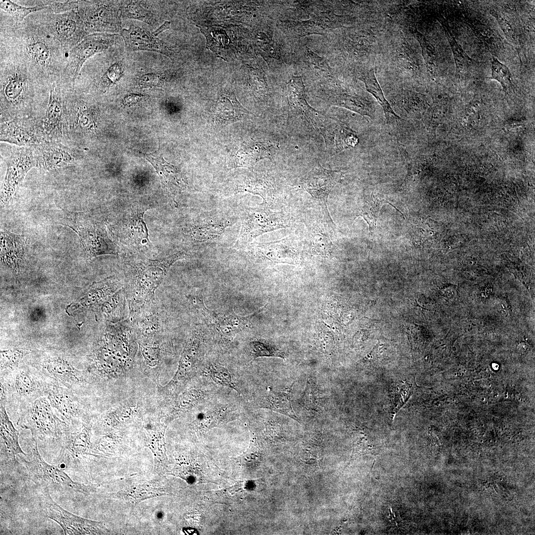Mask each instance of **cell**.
<instances>
[{"label":"cell","mask_w":535,"mask_h":535,"mask_svg":"<svg viewBox=\"0 0 535 535\" xmlns=\"http://www.w3.org/2000/svg\"><path fill=\"white\" fill-rule=\"evenodd\" d=\"M128 318L140 337L153 339L160 336L165 330V315L156 301L144 305Z\"/></svg>","instance_id":"5bb4252c"},{"label":"cell","mask_w":535,"mask_h":535,"mask_svg":"<svg viewBox=\"0 0 535 535\" xmlns=\"http://www.w3.org/2000/svg\"><path fill=\"white\" fill-rule=\"evenodd\" d=\"M246 112L234 94L225 93L219 98L214 114L217 121L225 124L241 119Z\"/></svg>","instance_id":"603a6c76"},{"label":"cell","mask_w":535,"mask_h":535,"mask_svg":"<svg viewBox=\"0 0 535 535\" xmlns=\"http://www.w3.org/2000/svg\"><path fill=\"white\" fill-rule=\"evenodd\" d=\"M39 164L46 169H55L65 166L74 161L73 155L65 147L57 145H48L41 150Z\"/></svg>","instance_id":"d4e9b609"},{"label":"cell","mask_w":535,"mask_h":535,"mask_svg":"<svg viewBox=\"0 0 535 535\" xmlns=\"http://www.w3.org/2000/svg\"><path fill=\"white\" fill-rule=\"evenodd\" d=\"M161 77L159 74L149 73L139 77L138 84L142 87L158 86L161 82Z\"/></svg>","instance_id":"b9f144b4"},{"label":"cell","mask_w":535,"mask_h":535,"mask_svg":"<svg viewBox=\"0 0 535 535\" xmlns=\"http://www.w3.org/2000/svg\"><path fill=\"white\" fill-rule=\"evenodd\" d=\"M315 227L311 229L309 233V241L313 248L318 252L326 254L329 253L332 248L333 244L325 231Z\"/></svg>","instance_id":"d590c367"},{"label":"cell","mask_w":535,"mask_h":535,"mask_svg":"<svg viewBox=\"0 0 535 535\" xmlns=\"http://www.w3.org/2000/svg\"><path fill=\"white\" fill-rule=\"evenodd\" d=\"M0 105L2 110L21 111L31 108L40 91L50 86L34 76L22 63L0 55Z\"/></svg>","instance_id":"7a4b0ae2"},{"label":"cell","mask_w":535,"mask_h":535,"mask_svg":"<svg viewBox=\"0 0 535 535\" xmlns=\"http://www.w3.org/2000/svg\"><path fill=\"white\" fill-rule=\"evenodd\" d=\"M273 149V146L266 141L245 142L235 155V165L236 167H253L259 160L269 158Z\"/></svg>","instance_id":"44dd1931"},{"label":"cell","mask_w":535,"mask_h":535,"mask_svg":"<svg viewBox=\"0 0 535 535\" xmlns=\"http://www.w3.org/2000/svg\"><path fill=\"white\" fill-rule=\"evenodd\" d=\"M45 491L44 504L48 518L62 528L64 535L100 534L103 527L101 523L93 522L74 515L55 503L52 498L47 487Z\"/></svg>","instance_id":"7c38bea8"},{"label":"cell","mask_w":535,"mask_h":535,"mask_svg":"<svg viewBox=\"0 0 535 535\" xmlns=\"http://www.w3.org/2000/svg\"><path fill=\"white\" fill-rule=\"evenodd\" d=\"M386 203L390 204L386 200H379L374 196L369 200L366 201L359 210V214L358 216L362 217L367 222L369 226V231L371 234H373L375 228L379 211L382 205ZM390 205L393 206L392 205ZM394 207L401 213L396 207Z\"/></svg>","instance_id":"4dcf8cb0"},{"label":"cell","mask_w":535,"mask_h":535,"mask_svg":"<svg viewBox=\"0 0 535 535\" xmlns=\"http://www.w3.org/2000/svg\"><path fill=\"white\" fill-rule=\"evenodd\" d=\"M0 8V10L11 17L16 23L22 22L32 13L47 9L45 7L38 6H25L10 0H1Z\"/></svg>","instance_id":"f546056e"},{"label":"cell","mask_w":535,"mask_h":535,"mask_svg":"<svg viewBox=\"0 0 535 535\" xmlns=\"http://www.w3.org/2000/svg\"><path fill=\"white\" fill-rule=\"evenodd\" d=\"M34 441L32 460L29 461L23 460L26 468L35 482L60 486L77 492L86 490V486L73 481L65 473L56 466L46 463L40 455L37 442Z\"/></svg>","instance_id":"8fae6325"},{"label":"cell","mask_w":535,"mask_h":535,"mask_svg":"<svg viewBox=\"0 0 535 535\" xmlns=\"http://www.w3.org/2000/svg\"><path fill=\"white\" fill-rule=\"evenodd\" d=\"M18 417L17 424L29 429L37 444L57 442L62 444L68 425L55 414L46 396L36 399Z\"/></svg>","instance_id":"277c9868"},{"label":"cell","mask_w":535,"mask_h":535,"mask_svg":"<svg viewBox=\"0 0 535 535\" xmlns=\"http://www.w3.org/2000/svg\"><path fill=\"white\" fill-rule=\"evenodd\" d=\"M125 46L130 51L146 50L170 54V51L162 42L150 32L137 26H131L121 32Z\"/></svg>","instance_id":"ac0fdd59"},{"label":"cell","mask_w":535,"mask_h":535,"mask_svg":"<svg viewBox=\"0 0 535 535\" xmlns=\"http://www.w3.org/2000/svg\"><path fill=\"white\" fill-rule=\"evenodd\" d=\"M256 246L255 249L258 254L276 262H291L297 248L296 241L292 237Z\"/></svg>","instance_id":"7402d4cb"},{"label":"cell","mask_w":535,"mask_h":535,"mask_svg":"<svg viewBox=\"0 0 535 535\" xmlns=\"http://www.w3.org/2000/svg\"><path fill=\"white\" fill-rule=\"evenodd\" d=\"M248 351L253 357H276L284 358V354L275 346L267 342L253 341L248 345Z\"/></svg>","instance_id":"e575fe53"},{"label":"cell","mask_w":535,"mask_h":535,"mask_svg":"<svg viewBox=\"0 0 535 535\" xmlns=\"http://www.w3.org/2000/svg\"><path fill=\"white\" fill-rule=\"evenodd\" d=\"M30 16L59 42L67 54L89 34L76 9L60 13L44 9Z\"/></svg>","instance_id":"8992f818"},{"label":"cell","mask_w":535,"mask_h":535,"mask_svg":"<svg viewBox=\"0 0 535 535\" xmlns=\"http://www.w3.org/2000/svg\"><path fill=\"white\" fill-rule=\"evenodd\" d=\"M165 259L132 264L124 286L129 316L144 305L155 301V292L170 268Z\"/></svg>","instance_id":"3957f363"},{"label":"cell","mask_w":535,"mask_h":535,"mask_svg":"<svg viewBox=\"0 0 535 535\" xmlns=\"http://www.w3.org/2000/svg\"><path fill=\"white\" fill-rule=\"evenodd\" d=\"M48 384L60 386L82 396L86 383L85 374L60 356L48 357L31 366Z\"/></svg>","instance_id":"52a82bcc"},{"label":"cell","mask_w":535,"mask_h":535,"mask_svg":"<svg viewBox=\"0 0 535 535\" xmlns=\"http://www.w3.org/2000/svg\"><path fill=\"white\" fill-rule=\"evenodd\" d=\"M21 3L25 6L45 7L54 13H60L77 9L79 0H22Z\"/></svg>","instance_id":"d6a6232c"},{"label":"cell","mask_w":535,"mask_h":535,"mask_svg":"<svg viewBox=\"0 0 535 535\" xmlns=\"http://www.w3.org/2000/svg\"><path fill=\"white\" fill-rule=\"evenodd\" d=\"M0 240L1 253L5 257L18 259L21 256L24 246L22 236L4 231L1 233Z\"/></svg>","instance_id":"1f68e13d"},{"label":"cell","mask_w":535,"mask_h":535,"mask_svg":"<svg viewBox=\"0 0 535 535\" xmlns=\"http://www.w3.org/2000/svg\"><path fill=\"white\" fill-rule=\"evenodd\" d=\"M291 387L284 391H273L269 387L267 393L262 399L261 407L284 414L298 422V418L292 407Z\"/></svg>","instance_id":"cb8c5ba5"},{"label":"cell","mask_w":535,"mask_h":535,"mask_svg":"<svg viewBox=\"0 0 535 535\" xmlns=\"http://www.w3.org/2000/svg\"><path fill=\"white\" fill-rule=\"evenodd\" d=\"M143 97L144 96L141 95H137L134 94L127 95L125 97L124 99L125 105H131L136 104L140 101L142 100Z\"/></svg>","instance_id":"7bdbcfd3"},{"label":"cell","mask_w":535,"mask_h":535,"mask_svg":"<svg viewBox=\"0 0 535 535\" xmlns=\"http://www.w3.org/2000/svg\"><path fill=\"white\" fill-rule=\"evenodd\" d=\"M305 53L310 66L320 76L326 78H332L333 75L329 64L325 59L306 47Z\"/></svg>","instance_id":"74e56055"},{"label":"cell","mask_w":535,"mask_h":535,"mask_svg":"<svg viewBox=\"0 0 535 535\" xmlns=\"http://www.w3.org/2000/svg\"><path fill=\"white\" fill-rule=\"evenodd\" d=\"M46 107L44 126L51 132H60L63 116L67 112L63 87L60 82H54L50 86Z\"/></svg>","instance_id":"e0dca14e"},{"label":"cell","mask_w":535,"mask_h":535,"mask_svg":"<svg viewBox=\"0 0 535 535\" xmlns=\"http://www.w3.org/2000/svg\"><path fill=\"white\" fill-rule=\"evenodd\" d=\"M287 226L284 214L271 212L266 204H262L246 211L238 242L251 241L263 233Z\"/></svg>","instance_id":"9c48e42d"},{"label":"cell","mask_w":535,"mask_h":535,"mask_svg":"<svg viewBox=\"0 0 535 535\" xmlns=\"http://www.w3.org/2000/svg\"><path fill=\"white\" fill-rule=\"evenodd\" d=\"M211 377L216 383L236 389L229 372L222 366L214 364L207 368Z\"/></svg>","instance_id":"60d3db41"},{"label":"cell","mask_w":535,"mask_h":535,"mask_svg":"<svg viewBox=\"0 0 535 535\" xmlns=\"http://www.w3.org/2000/svg\"><path fill=\"white\" fill-rule=\"evenodd\" d=\"M143 213L136 214L130 219L127 227L129 236L136 240L149 241L148 232L143 220Z\"/></svg>","instance_id":"f35d334b"},{"label":"cell","mask_w":535,"mask_h":535,"mask_svg":"<svg viewBox=\"0 0 535 535\" xmlns=\"http://www.w3.org/2000/svg\"><path fill=\"white\" fill-rule=\"evenodd\" d=\"M332 104L344 107L362 115L373 116L370 103L361 96L341 92L331 98Z\"/></svg>","instance_id":"484cf974"},{"label":"cell","mask_w":535,"mask_h":535,"mask_svg":"<svg viewBox=\"0 0 535 535\" xmlns=\"http://www.w3.org/2000/svg\"><path fill=\"white\" fill-rule=\"evenodd\" d=\"M1 140L20 145L37 142L34 134L28 129L14 122L5 123L1 127Z\"/></svg>","instance_id":"4316f807"},{"label":"cell","mask_w":535,"mask_h":535,"mask_svg":"<svg viewBox=\"0 0 535 535\" xmlns=\"http://www.w3.org/2000/svg\"><path fill=\"white\" fill-rule=\"evenodd\" d=\"M170 22L169 21H165L161 26H160L158 29L155 31L153 34L155 36H157L160 33L162 32L166 29H169L170 27Z\"/></svg>","instance_id":"ee69618b"},{"label":"cell","mask_w":535,"mask_h":535,"mask_svg":"<svg viewBox=\"0 0 535 535\" xmlns=\"http://www.w3.org/2000/svg\"><path fill=\"white\" fill-rule=\"evenodd\" d=\"M79 235L85 251L91 257L105 254H116L114 244L108 238L105 228L99 224L76 222L69 226Z\"/></svg>","instance_id":"9a60e30c"},{"label":"cell","mask_w":535,"mask_h":535,"mask_svg":"<svg viewBox=\"0 0 535 535\" xmlns=\"http://www.w3.org/2000/svg\"><path fill=\"white\" fill-rule=\"evenodd\" d=\"M105 311L113 323L125 319L127 301L124 287L112 295L106 303Z\"/></svg>","instance_id":"f1b7e54d"},{"label":"cell","mask_w":535,"mask_h":535,"mask_svg":"<svg viewBox=\"0 0 535 535\" xmlns=\"http://www.w3.org/2000/svg\"><path fill=\"white\" fill-rule=\"evenodd\" d=\"M361 78L365 84L367 91L374 97L381 106L386 118L388 116L391 115L396 118H400V117L396 114L384 97L380 86L375 77L374 69H371L366 71L363 74Z\"/></svg>","instance_id":"83f0119b"},{"label":"cell","mask_w":535,"mask_h":535,"mask_svg":"<svg viewBox=\"0 0 535 535\" xmlns=\"http://www.w3.org/2000/svg\"><path fill=\"white\" fill-rule=\"evenodd\" d=\"M491 77L499 82L504 89L511 86V74L509 68L495 57L491 63Z\"/></svg>","instance_id":"ab89813d"},{"label":"cell","mask_w":535,"mask_h":535,"mask_svg":"<svg viewBox=\"0 0 535 535\" xmlns=\"http://www.w3.org/2000/svg\"><path fill=\"white\" fill-rule=\"evenodd\" d=\"M23 352L19 350L1 351L0 376L4 375L22 366L20 365Z\"/></svg>","instance_id":"8d00e7d4"},{"label":"cell","mask_w":535,"mask_h":535,"mask_svg":"<svg viewBox=\"0 0 535 535\" xmlns=\"http://www.w3.org/2000/svg\"><path fill=\"white\" fill-rule=\"evenodd\" d=\"M6 390L8 411L19 414L38 398L45 396L47 383L31 367L21 366L0 376Z\"/></svg>","instance_id":"5b68a950"},{"label":"cell","mask_w":535,"mask_h":535,"mask_svg":"<svg viewBox=\"0 0 535 535\" xmlns=\"http://www.w3.org/2000/svg\"><path fill=\"white\" fill-rule=\"evenodd\" d=\"M122 69L118 63H114L107 67L96 81L97 88L102 92L105 93L116 83L121 78Z\"/></svg>","instance_id":"836d02e7"},{"label":"cell","mask_w":535,"mask_h":535,"mask_svg":"<svg viewBox=\"0 0 535 535\" xmlns=\"http://www.w3.org/2000/svg\"><path fill=\"white\" fill-rule=\"evenodd\" d=\"M45 396L55 414L67 425L84 421L85 412L82 396L68 389L48 384Z\"/></svg>","instance_id":"4fadbf2b"},{"label":"cell","mask_w":535,"mask_h":535,"mask_svg":"<svg viewBox=\"0 0 535 535\" xmlns=\"http://www.w3.org/2000/svg\"><path fill=\"white\" fill-rule=\"evenodd\" d=\"M0 55L23 64L49 86L61 80L67 54L54 37L30 15L16 23L0 10Z\"/></svg>","instance_id":"6da1fadb"},{"label":"cell","mask_w":535,"mask_h":535,"mask_svg":"<svg viewBox=\"0 0 535 535\" xmlns=\"http://www.w3.org/2000/svg\"><path fill=\"white\" fill-rule=\"evenodd\" d=\"M115 35L105 33L88 34L68 53L67 64L61 81L73 84L82 67L90 58L103 52L115 42Z\"/></svg>","instance_id":"ba28073f"},{"label":"cell","mask_w":535,"mask_h":535,"mask_svg":"<svg viewBox=\"0 0 535 535\" xmlns=\"http://www.w3.org/2000/svg\"><path fill=\"white\" fill-rule=\"evenodd\" d=\"M0 452L15 461L19 454L26 455L18 442V431L14 427L6 410V406L0 405Z\"/></svg>","instance_id":"d6986e66"},{"label":"cell","mask_w":535,"mask_h":535,"mask_svg":"<svg viewBox=\"0 0 535 535\" xmlns=\"http://www.w3.org/2000/svg\"><path fill=\"white\" fill-rule=\"evenodd\" d=\"M203 308L206 315L224 339H232L247 323L248 317L239 316L233 310L226 314H218L208 310L204 306Z\"/></svg>","instance_id":"ffe728a7"},{"label":"cell","mask_w":535,"mask_h":535,"mask_svg":"<svg viewBox=\"0 0 535 535\" xmlns=\"http://www.w3.org/2000/svg\"><path fill=\"white\" fill-rule=\"evenodd\" d=\"M22 149L14 152L6 162L7 171L1 192L3 202L10 200L27 172L36 165L31 153Z\"/></svg>","instance_id":"2e32d148"},{"label":"cell","mask_w":535,"mask_h":535,"mask_svg":"<svg viewBox=\"0 0 535 535\" xmlns=\"http://www.w3.org/2000/svg\"><path fill=\"white\" fill-rule=\"evenodd\" d=\"M341 176L340 171L326 169L318 163L301 182L302 188L321 206L325 221L332 228L335 225L328 211L327 199Z\"/></svg>","instance_id":"30bf717a"}]
</instances>
